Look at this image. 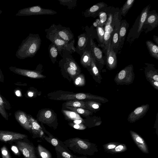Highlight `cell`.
<instances>
[{"label":"cell","instance_id":"1","mask_svg":"<svg viewBox=\"0 0 158 158\" xmlns=\"http://www.w3.org/2000/svg\"><path fill=\"white\" fill-rule=\"evenodd\" d=\"M41 43L39 34H29L19 46L16 56L20 59L33 57L40 49Z\"/></svg>","mask_w":158,"mask_h":158},{"label":"cell","instance_id":"2","mask_svg":"<svg viewBox=\"0 0 158 158\" xmlns=\"http://www.w3.org/2000/svg\"><path fill=\"white\" fill-rule=\"evenodd\" d=\"M49 98L51 99L56 100H91L102 103H106L109 101L104 97L87 93L67 94L64 93L50 96Z\"/></svg>","mask_w":158,"mask_h":158},{"label":"cell","instance_id":"3","mask_svg":"<svg viewBox=\"0 0 158 158\" xmlns=\"http://www.w3.org/2000/svg\"><path fill=\"white\" fill-rule=\"evenodd\" d=\"M69 150L81 155H86L89 148V143L85 139L79 137L70 138L63 142Z\"/></svg>","mask_w":158,"mask_h":158},{"label":"cell","instance_id":"4","mask_svg":"<svg viewBox=\"0 0 158 158\" xmlns=\"http://www.w3.org/2000/svg\"><path fill=\"white\" fill-rule=\"evenodd\" d=\"M118 22L117 16L115 14L114 16L111 13L108 15L107 21L105 25L104 42L103 46L107 49L109 43L111 42L114 32L116 24Z\"/></svg>","mask_w":158,"mask_h":158},{"label":"cell","instance_id":"5","mask_svg":"<svg viewBox=\"0 0 158 158\" xmlns=\"http://www.w3.org/2000/svg\"><path fill=\"white\" fill-rule=\"evenodd\" d=\"M135 78L133 67L129 65L122 69L116 75L114 81L117 85H128L133 83Z\"/></svg>","mask_w":158,"mask_h":158},{"label":"cell","instance_id":"6","mask_svg":"<svg viewBox=\"0 0 158 158\" xmlns=\"http://www.w3.org/2000/svg\"><path fill=\"white\" fill-rule=\"evenodd\" d=\"M14 142L24 158H37L36 149L27 138L17 140Z\"/></svg>","mask_w":158,"mask_h":158},{"label":"cell","instance_id":"7","mask_svg":"<svg viewBox=\"0 0 158 158\" xmlns=\"http://www.w3.org/2000/svg\"><path fill=\"white\" fill-rule=\"evenodd\" d=\"M47 32V38L55 45L60 55H61L62 50H67L70 52H75L74 39L71 42H68L50 32Z\"/></svg>","mask_w":158,"mask_h":158},{"label":"cell","instance_id":"8","mask_svg":"<svg viewBox=\"0 0 158 158\" xmlns=\"http://www.w3.org/2000/svg\"><path fill=\"white\" fill-rule=\"evenodd\" d=\"M56 13V12L52 10L44 9L39 6H36L19 10L15 15L25 16L38 15H53Z\"/></svg>","mask_w":158,"mask_h":158},{"label":"cell","instance_id":"9","mask_svg":"<svg viewBox=\"0 0 158 158\" xmlns=\"http://www.w3.org/2000/svg\"><path fill=\"white\" fill-rule=\"evenodd\" d=\"M48 30V32L67 42H70L74 40L73 35L70 29L61 25L53 24Z\"/></svg>","mask_w":158,"mask_h":158},{"label":"cell","instance_id":"10","mask_svg":"<svg viewBox=\"0 0 158 158\" xmlns=\"http://www.w3.org/2000/svg\"><path fill=\"white\" fill-rule=\"evenodd\" d=\"M37 117V119L41 123L56 129L58 124L56 121V116L51 110L48 109L41 110L38 112Z\"/></svg>","mask_w":158,"mask_h":158},{"label":"cell","instance_id":"11","mask_svg":"<svg viewBox=\"0 0 158 158\" xmlns=\"http://www.w3.org/2000/svg\"><path fill=\"white\" fill-rule=\"evenodd\" d=\"M27 138V135L21 133L8 131L0 130V141L11 143L20 139Z\"/></svg>","mask_w":158,"mask_h":158},{"label":"cell","instance_id":"12","mask_svg":"<svg viewBox=\"0 0 158 158\" xmlns=\"http://www.w3.org/2000/svg\"><path fill=\"white\" fill-rule=\"evenodd\" d=\"M9 69L15 74L30 78L40 79L45 77L40 72L36 70L22 69L14 66L10 67Z\"/></svg>","mask_w":158,"mask_h":158},{"label":"cell","instance_id":"13","mask_svg":"<svg viewBox=\"0 0 158 158\" xmlns=\"http://www.w3.org/2000/svg\"><path fill=\"white\" fill-rule=\"evenodd\" d=\"M148 104L143 105L138 107L128 115V121L130 123H134L142 118L146 114L149 109Z\"/></svg>","mask_w":158,"mask_h":158},{"label":"cell","instance_id":"14","mask_svg":"<svg viewBox=\"0 0 158 158\" xmlns=\"http://www.w3.org/2000/svg\"><path fill=\"white\" fill-rule=\"evenodd\" d=\"M31 126V132L34 139L40 138L43 139L45 135L41 126L32 116L27 114Z\"/></svg>","mask_w":158,"mask_h":158},{"label":"cell","instance_id":"15","mask_svg":"<svg viewBox=\"0 0 158 158\" xmlns=\"http://www.w3.org/2000/svg\"><path fill=\"white\" fill-rule=\"evenodd\" d=\"M14 116L16 120L25 129L31 132V126L27 114L20 110L15 111Z\"/></svg>","mask_w":158,"mask_h":158},{"label":"cell","instance_id":"16","mask_svg":"<svg viewBox=\"0 0 158 158\" xmlns=\"http://www.w3.org/2000/svg\"><path fill=\"white\" fill-rule=\"evenodd\" d=\"M111 42L108 45L106 49V63L110 70L115 69L117 65V59L116 52L111 46Z\"/></svg>","mask_w":158,"mask_h":158},{"label":"cell","instance_id":"17","mask_svg":"<svg viewBox=\"0 0 158 158\" xmlns=\"http://www.w3.org/2000/svg\"><path fill=\"white\" fill-rule=\"evenodd\" d=\"M55 149L57 158H77V156L72 153L65 145L55 147Z\"/></svg>","mask_w":158,"mask_h":158},{"label":"cell","instance_id":"18","mask_svg":"<svg viewBox=\"0 0 158 158\" xmlns=\"http://www.w3.org/2000/svg\"><path fill=\"white\" fill-rule=\"evenodd\" d=\"M40 126L44 133H46L48 135V136L45 135L43 139L45 140L51 144L52 145L55 147L59 145L63 146L64 145L63 142L60 140L58 138L54 136L48 131H47L44 126L43 123H41Z\"/></svg>","mask_w":158,"mask_h":158},{"label":"cell","instance_id":"19","mask_svg":"<svg viewBox=\"0 0 158 158\" xmlns=\"http://www.w3.org/2000/svg\"><path fill=\"white\" fill-rule=\"evenodd\" d=\"M11 106L9 102L1 94L0 90V114L6 120H8L9 115L6 110H9Z\"/></svg>","mask_w":158,"mask_h":158},{"label":"cell","instance_id":"20","mask_svg":"<svg viewBox=\"0 0 158 158\" xmlns=\"http://www.w3.org/2000/svg\"><path fill=\"white\" fill-rule=\"evenodd\" d=\"M147 66L145 68L144 73L146 79H152L158 81V70L156 69L153 64H146Z\"/></svg>","mask_w":158,"mask_h":158},{"label":"cell","instance_id":"21","mask_svg":"<svg viewBox=\"0 0 158 158\" xmlns=\"http://www.w3.org/2000/svg\"><path fill=\"white\" fill-rule=\"evenodd\" d=\"M90 70L93 79L96 82L100 84L101 82L102 78L96 66L95 59L92 55Z\"/></svg>","mask_w":158,"mask_h":158},{"label":"cell","instance_id":"22","mask_svg":"<svg viewBox=\"0 0 158 158\" xmlns=\"http://www.w3.org/2000/svg\"><path fill=\"white\" fill-rule=\"evenodd\" d=\"M91 51L92 55L95 59L97 60L100 63L103 64L104 61L103 59L102 53L101 50L96 45L92 39L90 40Z\"/></svg>","mask_w":158,"mask_h":158},{"label":"cell","instance_id":"23","mask_svg":"<svg viewBox=\"0 0 158 158\" xmlns=\"http://www.w3.org/2000/svg\"><path fill=\"white\" fill-rule=\"evenodd\" d=\"M81 57L80 63L85 68H90L92 55L90 50H84Z\"/></svg>","mask_w":158,"mask_h":158},{"label":"cell","instance_id":"24","mask_svg":"<svg viewBox=\"0 0 158 158\" xmlns=\"http://www.w3.org/2000/svg\"><path fill=\"white\" fill-rule=\"evenodd\" d=\"M106 6H107V5L104 2H100L98 3L87 10L84 12V15L85 17L91 16Z\"/></svg>","mask_w":158,"mask_h":158},{"label":"cell","instance_id":"25","mask_svg":"<svg viewBox=\"0 0 158 158\" xmlns=\"http://www.w3.org/2000/svg\"><path fill=\"white\" fill-rule=\"evenodd\" d=\"M36 150L39 158H52L51 153L40 144L37 145Z\"/></svg>","mask_w":158,"mask_h":158},{"label":"cell","instance_id":"26","mask_svg":"<svg viewBox=\"0 0 158 158\" xmlns=\"http://www.w3.org/2000/svg\"><path fill=\"white\" fill-rule=\"evenodd\" d=\"M146 44L149 53L153 57L158 59V47L150 40H147L146 42Z\"/></svg>","mask_w":158,"mask_h":158},{"label":"cell","instance_id":"27","mask_svg":"<svg viewBox=\"0 0 158 158\" xmlns=\"http://www.w3.org/2000/svg\"><path fill=\"white\" fill-rule=\"evenodd\" d=\"M85 105L87 109L96 113L100 110L102 104L94 101L89 100L85 102Z\"/></svg>","mask_w":158,"mask_h":158},{"label":"cell","instance_id":"28","mask_svg":"<svg viewBox=\"0 0 158 158\" xmlns=\"http://www.w3.org/2000/svg\"><path fill=\"white\" fill-rule=\"evenodd\" d=\"M64 106H68L73 108H80L87 109L85 105V102L83 100H69L65 102Z\"/></svg>","mask_w":158,"mask_h":158},{"label":"cell","instance_id":"29","mask_svg":"<svg viewBox=\"0 0 158 158\" xmlns=\"http://www.w3.org/2000/svg\"><path fill=\"white\" fill-rule=\"evenodd\" d=\"M62 112L66 119L69 120H83L78 114L72 111L62 110Z\"/></svg>","mask_w":158,"mask_h":158},{"label":"cell","instance_id":"30","mask_svg":"<svg viewBox=\"0 0 158 158\" xmlns=\"http://www.w3.org/2000/svg\"><path fill=\"white\" fill-rule=\"evenodd\" d=\"M149 6H147L142 11L139 19L137 32H139L143 27L144 23L146 20L148 13Z\"/></svg>","mask_w":158,"mask_h":158},{"label":"cell","instance_id":"31","mask_svg":"<svg viewBox=\"0 0 158 158\" xmlns=\"http://www.w3.org/2000/svg\"><path fill=\"white\" fill-rule=\"evenodd\" d=\"M78 38L77 47L79 50L83 52L86 45L88 38L85 34L80 35Z\"/></svg>","mask_w":158,"mask_h":158},{"label":"cell","instance_id":"32","mask_svg":"<svg viewBox=\"0 0 158 158\" xmlns=\"http://www.w3.org/2000/svg\"><path fill=\"white\" fill-rule=\"evenodd\" d=\"M146 21V23L155 28L158 25V16L155 13H150L148 15Z\"/></svg>","mask_w":158,"mask_h":158},{"label":"cell","instance_id":"33","mask_svg":"<svg viewBox=\"0 0 158 158\" xmlns=\"http://www.w3.org/2000/svg\"><path fill=\"white\" fill-rule=\"evenodd\" d=\"M49 56L52 62L54 64L56 61V57L58 54L57 49L55 45L52 43L48 47Z\"/></svg>","mask_w":158,"mask_h":158},{"label":"cell","instance_id":"34","mask_svg":"<svg viewBox=\"0 0 158 158\" xmlns=\"http://www.w3.org/2000/svg\"><path fill=\"white\" fill-rule=\"evenodd\" d=\"M66 108L71 111L76 112L85 116H89L92 115L93 112L89 110L80 108H73L68 106H65Z\"/></svg>","mask_w":158,"mask_h":158},{"label":"cell","instance_id":"35","mask_svg":"<svg viewBox=\"0 0 158 158\" xmlns=\"http://www.w3.org/2000/svg\"><path fill=\"white\" fill-rule=\"evenodd\" d=\"M65 63L78 73H81V69L78 65L73 59L70 58L66 57L65 59Z\"/></svg>","mask_w":158,"mask_h":158},{"label":"cell","instance_id":"36","mask_svg":"<svg viewBox=\"0 0 158 158\" xmlns=\"http://www.w3.org/2000/svg\"><path fill=\"white\" fill-rule=\"evenodd\" d=\"M74 85L77 86H83L85 84V80L84 75L79 74L73 80Z\"/></svg>","mask_w":158,"mask_h":158},{"label":"cell","instance_id":"37","mask_svg":"<svg viewBox=\"0 0 158 158\" xmlns=\"http://www.w3.org/2000/svg\"><path fill=\"white\" fill-rule=\"evenodd\" d=\"M64 68L66 72L68 73L69 75L73 80L80 74L68 65L65 63L64 64Z\"/></svg>","mask_w":158,"mask_h":158},{"label":"cell","instance_id":"38","mask_svg":"<svg viewBox=\"0 0 158 158\" xmlns=\"http://www.w3.org/2000/svg\"><path fill=\"white\" fill-rule=\"evenodd\" d=\"M99 17L100 19H97L96 22L98 26L103 27L105 26L107 19L106 13L104 11H101L99 13Z\"/></svg>","mask_w":158,"mask_h":158},{"label":"cell","instance_id":"39","mask_svg":"<svg viewBox=\"0 0 158 158\" xmlns=\"http://www.w3.org/2000/svg\"><path fill=\"white\" fill-rule=\"evenodd\" d=\"M135 1V0H128L125 2L122 9V14L123 16L125 15L129 10L132 7Z\"/></svg>","mask_w":158,"mask_h":158},{"label":"cell","instance_id":"40","mask_svg":"<svg viewBox=\"0 0 158 158\" xmlns=\"http://www.w3.org/2000/svg\"><path fill=\"white\" fill-rule=\"evenodd\" d=\"M119 28L120 27L118 26V25L117 27H116V26L114 32V34H113L111 42V46L113 48L116 44L118 40V33Z\"/></svg>","mask_w":158,"mask_h":158},{"label":"cell","instance_id":"41","mask_svg":"<svg viewBox=\"0 0 158 158\" xmlns=\"http://www.w3.org/2000/svg\"><path fill=\"white\" fill-rule=\"evenodd\" d=\"M97 35L99 40L101 43L104 42V30L103 27L98 26L97 27Z\"/></svg>","mask_w":158,"mask_h":158},{"label":"cell","instance_id":"42","mask_svg":"<svg viewBox=\"0 0 158 158\" xmlns=\"http://www.w3.org/2000/svg\"><path fill=\"white\" fill-rule=\"evenodd\" d=\"M60 4L66 6L68 8L71 9L75 6L76 1L71 0H58Z\"/></svg>","mask_w":158,"mask_h":158},{"label":"cell","instance_id":"43","mask_svg":"<svg viewBox=\"0 0 158 158\" xmlns=\"http://www.w3.org/2000/svg\"><path fill=\"white\" fill-rule=\"evenodd\" d=\"M2 158H12L11 155L6 145H3L0 148Z\"/></svg>","mask_w":158,"mask_h":158},{"label":"cell","instance_id":"44","mask_svg":"<svg viewBox=\"0 0 158 158\" xmlns=\"http://www.w3.org/2000/svg\"><path fill=\"white\" fill-rule=\"evenodd\" d=\"M69 124L73 128L79 130H83L86 128L85 126L83 123L75 124L73 123H70Z\"/></svg>","mask_w":158,"mask_h":158},{"label":"cell","instance_id":"45","mask_svg":"<svg viewBox=\"0 0 158 158\" xmlns=\"http://www.w3.org/2000/svg\"><path fill=\"white\" fill-rule=\"evenodd\" d=\"M126 28L123 23L122 24L121 26L120 27L119 34V40H121L125 35L126 32Z\"/></svg>","mask_w":158,"mask_h":158},{"label":"cell","instance_id":"46","mask_svg":"<svg viewBox=\"0 0 158 158\" xmlns=\"http://www.w3.org/2000/svg\"><path fill=\"white\" fill-rule=\"evenodd\" d=\"M35 92L32 90L31 88H30L27 91L25 94V96L27 98H32L35 96Z\"/></svg>","mask_w":158,"mask_h":158},{"label":"cell","instance_id":"47","mask_svg":"<svg viewBox=\"0 0 158 158\" xmlns=\"http://www.w3.org/2000/svg\"><path fill=\"white\" fill-rule=\"evenodd\" d=\"M11 149L12 152L18 156H20V152L16 145H11Z\"/></svg>","mask_w":158,"mask_h":158},{"label":"cell","instance_id":"48","mask_svg":"<svg viewBox=\"0 0 158 158\" xmlns=\"http://www.w3.org/2000/svg\"><path fill=\"white\" fill-rule=\"evenodd\" d=\"M147 81L150 83L152 86L156 90H158V81L152 79H148Z\"/></svg>","mask_w":158,"mask_h":158},{"label":"cell","instance_id":"49","mask_svg":"<svg viewBox=\"0 0 158 158\" xmlns=\"http://www.w3.org/2000/svg\"><path fill=\"white\" fill-rule=\"evenodd\" d=\"M0 82L3 83L4 82V76L3 73L0 68Z\"/></svg>","mask_w":158,"mask_h":158},{"label":"cell","instance_id":"50","mask_svg":"<svg viewBox=\"0 0 158 158\" xmlns=\"http://www.w3.org/2000/svg\"><path fill=\"white\" fill-rule=\"evenodd\" d=\"M15 90V94L18 97H21L22 96L20 90L17 89Z\"/></svg>","mask_w":158,"mask_h":158},{"label":"cell","instance_id":"51","mask_svg":"<svg viewBox=\"0 0 158 158\" xmlns=\"http://www.w3.org/2000/svg\"><path fill=\"white\" fill-rule=\"evenodd\" d=\"M83 120H77L73 121V123L75 124L83 123H84Z\"/></svg>","mask_w":158,"mask_h":158},{"label":"cell","instance_id":"52","mask_svg":"<svg viewBox=\"0 0 158 158\" xmlns=\"http://www.w3.org/2000/svg\"><path fill=\"white\" fill-rule=\"evenodd\" d=\"M123 148V146L122 145H120L117 146L115 148L117 151H119L121 150Z\"/></svg>","mask_w":158,"mask_h":158},{"label":"cell","instance_id":"53","mask_svg":"<svg viewBox=\"0 0 158 158\" xmlns=\"http://www.w3.org/2000/svg\"><path fill=\"white\" fill-rule=\"evenodd\" d=\"M136 140L138 142L140 143H143V141H142V139L139 137H137L136 138Z\"/></svg>","mask_w":158,"mask_h":158},{"label":"cell","instance_id":"54","mask_svg":"<svg viewBox=\"0 0 158 158\" xmlns=\"http://www.w3.org/2000/svg\"><path fill=\"white\" fill-rule=\"evenodd\" d=\"M115 147V146L114 145L111 144L108 146V148L109 149H112L114 148Z\"/></svg>","mask_w":158,"mask_h":158},{"label":"cell","instance_id":"55","mask_svg":"<svg viewBox=\"0 0 158 158\" xmlns=\"http://www.w3.org/2000/svg\"><path fill=\"white\" fill-rule=\"evenodd\" d=\"M2 11L1 10H0V15L2 13Z\"/></svg>","mask_w":158,"mask_h":158}]
</instances>
